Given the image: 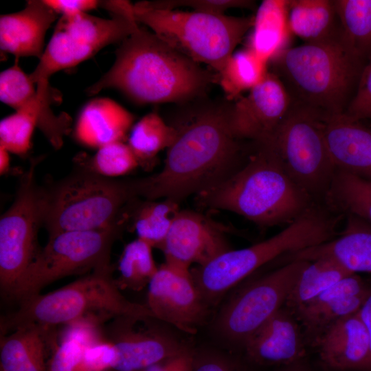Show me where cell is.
<instances>
[{"instance_id": "6da1fadb", "label": "cell", "mask_w": 371, "mask_h": 371, "mask_svg": "<svg viewBox=\"0 0 371 371\" xmlns=\"http://www.w3.org/2000/svg\"><path fill=\"white\" fill-rule=\"evenodd\" d=\"M172 126L177 136L162 169L132 181L137 196L179 203L207 191L240 168L241 148L229 127L227 107L205 108Z\"/></svg>"}, {"instance_id": "7a4b0ae2", "label": "cell", "mask_w": 371, "mask_h": 371, "mask_svg": "<svg viewBox=\"0 0 371 371\" xmlns=\"http://www.w3.org/2000/svg\"><path fill=\"white\" fill-rule=\"evenodd\" d=\"M218 78L153 32L138 27L115 51L111 69L87 92L113 88L139 104L180 102L203 92Z\"/></svg>"}, {"instance_id": "3957f363", "label": "cell", "mask_w": 371, "mask_h": 371, "mask_svg": "<svg viewBox=\"0 0 371 371\" xmlns=\"http://www.w3.org/2000/svg\"><path fill=\"white\" fill-rule=\"evenodd\" d=\"M256 146L235 172L198 194L199 201L207 207L242 216L262 228L286 226L316 202L288 175L270 142Z\"/></svg>"}, {"instance_id": "277c9868", "label": "cell", "mask_w": 371, "mask_h": 371, "mask_svg": "<svg viewBox=\"0 0 371 371\" xmlns=\"http://www.w3.org/2000/svg\"><path fill=\"white\" fill-rule=\"evenodd\" d=\"M343 216L324 203H316L271 238L243 249H229L190 269L202 297L209 306L214 305L229 290L265 265L334 238Z\"/></svg>"}, {"instance_id": "5b68a950", "label": "cell", "mask_w": 371, "mask_h": 371, "mask_svg": "<svg viewBox=\"0 0 371 371\" xmlns=\"http://www.w3.org/2000/svg\"><path fill=\"white\" fill-rule=\"evenodd\" d=\"M120 290L112 267L95 271L52 292L21 301L17 311L1 318V333L27 326L54 332L58 326L81 320L101 326L120 317L155 318L146 304L128 300Z\"/></svg>"}, {"instance_id": "8992f818", "label": "cell", "mask_w": 371, "mask_h": 371, "mask_svg": "<svg viewBox=\"0 0 371 371\" xmlns=\"http://www.w3.org/2000/svg\"><path fill=\"white\" fill-rule=\"evenodd\" d=\"M271 62L297 103L326 114L345 112L366 64L340 41L288 47Z\"/></svg>"}, {"instance_id": "52a82bcc", "label": "cell", "mask_w": 371, "mask_h": 371, "mask_svg": "<svg viewBox=\"0 0 371 371\" xmlns=\"http://www.w3.org/2000/svg\"><path fill=\"white\" fill-rule=\"evenodd\" d=\"M133 13L138 23L147 25L169 45L218 74L254 23V16L159 9L146 1L133 4Z\"/></svg>"}, {"instance_id": "ba28073f", "label": "cell", "mask_w": 371, "mask_h": 371, "mask_svg": "<svg viewBox=\"0 0 371 371\" xmlns=\"http://www.w3.org/2000/svg\"><path fill=\"white\" fill-rule=\"evenodd\" d=\"M44 190L43 225L49 237L121 226L124 207L137 196L132 181L111 179L85 168Z\"/></svg>"}, {"instance_id": "9c48e42d", "label": "cell", "mask_w": 371, "mask_h": 371, "mask_svg": "<svg viewBox=\"0 0 371 371\" xmlns=\"http://www.w3.org/2000/svg\"><path fill=\"white\" fill-rule=\"evenodd\" d=\"M326 114L294 102L270 142L291 178L322 203L337 170L326 142Z\"/></svg>"}, {"instance_id": "30bf717a", "label": "cell", "mask_w": 371, "mask_h": 371, "mask_svg": "<svg viewBox=\"0 0 371 371\" xmlns=\"http://www.w3.org/2000/svg\"><path fill=\"white\" fill-rule=\"evenodd\" d=\"M139 26L134 15L113 14L104 19L82 12L61 16L43 54L30 78L38 95L52 96L49 78L56 72L74 67L103 47L123 41Z\"/></svg>"}, {"instance_id": "8fae6325", "label": "cell", "mask_w": 371, "mask_h": 371, "mask_svg": "<svg viewBox=\"0 0 371 371\" xmlns=\"http://www.w3.org/2000/svg\"><path fill=\"white\" fill-rule=\"evenodd\" d=\"M120 226L68 231L49 237L25 271L14 300L21 302L63 278L111 267L110 254Z\"/></svg>"}, {"instance_id": "7c38bea8", "label": "cell", "mask_w": 371, "mask_h": 371, "mask_svg": "<svg viewBox=\"0 0 371 371\" xmlns=\"http://www.w3.org/2000/svg\"><path fill=\"white\" fill-rule=\"evenodd\" d=\"M309 261L294 260L250 282L222 306L214 330L226 343L243 348L254 333L283 307Z\"/></svg>"}, {"instance_id": "4fadbf2b", "label": "cell", "mask_w": 371, "mask_h": 371, "mask_svg": "<svg viewBox=\"0 0 371 371\" xmlns=\"http://www.w3.org/2000/svg\"><path fill=\"white\" fill-rule=\"evenodd\" d=\"M33 161L22 176L15 199L0 218V288L14 300L21 280L38 251V232L44 222L45 190L36 184Z\"/></svg>"}, {"instance_id": "5bb4252c", "label": "cell", "mask_w": 371, "mask_h": 371, "mask_svg": "<svg viewBox=\"0 0 371 371\" xmlns=\"http://www.w3.org/2000/svg\"><path fill=\"white\" fill-rule=\"evenodd\" d=\"M146 306L157 319L188 334L196 332L210 307L190 269L167 261L159 267L148 286Z\"/></svg>"}, {"instance_id": "9a60e30c", "label": "cell", "mask_w": 371, "mask_h": 371, "mask_svg": "<svg viewBox=\"0 0 371 371\" xmlns=\"http://www.w3.org/2000/svg\"><path fill=\"white\" fill-rule=\"evenodd\" d=\"M155 319L131 316L113 319L106 338L117 351L112 371H141L190 350L177 336L156 324Z\"/></svg>"}, {"instance_id": "2e32d148", "label": "cell", "mask_w": 371, "mask_h": 371, "mask_svg": "<svg viewBox=\"0 0 371 371\" xmlns=\"http://www.w3.org/2000/svg\"><path fill=\"white\" fill-rule=\"evenodd\" d=\"M292 104L284 83L276 74L268 71L246 96L227 107L231 131L239 140L256 144L270 142Z\"/></svg>"}, {"instance_id": "e0dca14e", "label": "cell", "mask_w": 371, "mask_h": 371, "mask_svg": "<svg viewBox=\"0 0 371 371\" xmlns=\"http://www.w3.org/2000/svg\"><path fill=\"white\" fill-rule=\"evenodd\" d=\"M232 249L224 230L216 223L192 210H179L161 248L165 261L190 269L204 265Z\"/></svg>"}, {"instance_id": "ac0fdd59", "label": "cell", "mask_w": 371, "mask_h": 371, "mask_svg": "<svg viewBox=\"0 0 371 371\" xmlns=\"http://www.w3.org/2000/svg\"><path fill=\"white\" fill-rule=\"evenodd\" d=\"M35 86L16 58L12 66L0 74V100L15 111L32 116L52 146L59 149L63 137L71 131V118L66 113L55 114L51 107L54 101L40 97Z\"/></svg>"}, {"instance_id": "d6986e66", "label": "cell", "mask_w": 371, "mask_h": 371, "mask_svg": "<svg viewBox=\"0 0 371 371\" xmlns=\"http://www.w3.org/2000/svg\"><path fill=\"white\" fill-rule=\"evenodd\" d=\"M305 345L300 322L284 306L254 333L243 349L255 364L281 367L305 358Z\"/></svg>"}, {"instance_id": "ffe728a7", "label": "cell", "mask_w": 371, "mask_h": 371, "mask_svg": "<svg viewBox=\"0 0 371 371\" xmlns=\"http://www.w3.org/2000/svg\"><path fill=\"white\" fill-rule=\"evenodd\" d=\"M345 216V227L334 238L284 255L276 260L277 263L330 258L351 273H371V224L353 215Z\"/></svg>"}, {"instance_id": "44dd1931", "label": "cell", "mask_w": 371, "mask_h": 371, "mask_svg": "<svg viewBox=\"0 0 371 371\" xmlns=\"http://www.w3.org/2000/svg\"><path fill=\"white\" fill-rule=\"evenodd\" d=\"M322 361L335 371H369L370 344L357 313L328 328L315 344Z\"/></svg>"}, {"instance_id": "7402d4cb", "label": "cell", "mask_w": 371, "mask_h": 371, "mask_svg": "<svg viewBox=\"0 0 371 371\" xmlns=\"http://www.w3.org/2000/svg\"><path fill=\"white\" fill-rule=\"evenodd\" d=\"M58 14L44 0L27 1L19 12L0 16L1 52L20 57H42L45 36Z\"/></svg>"}, {"instance_id": "603a6c76", "label": "cell", "mask_w": 371, "mask_h": 371, "mask_svg": "<svg viewBox=\"0 0 371 371\" xmlns=\"http://www.w3.org/2000/svg\"><path fill=\"white\" fill-rule=\"evenodd\" d=\"M325 135L337 170L371 180V128L344 113L325 115Z\"/></svg>"}, {"instance_id": "cb8c5ba5", "label": "cell", "mask_w": 371, "mask_h": 371, "mask_svg": "<svg viewBox=\"0 0 371 371\" xmlns=\"http://www.w3.org/2000/svg\"><path fill=\"white\" fill-rule=\"evenodd\" d=\"M134 120V115L115 101L94 98L82 109L74 127V137L83 146L97 149L124 142Z\"/></svg>"}, {"instance_id": "d4e9b609", "label": "cell", "mask_w": 371, "mask_h": 371, "mask_svg": "<svg viewBox=\"0 0 371 371\" xmlns=\"http://www.w3.org/2000/svg\"><path fill=\"white\" fill-rule=\"evenodd\" d=\"M54 332L35 326H21L1 334L0 371H47L45 353Z\"/></svg>"}, {"instance_id": "484cf974", "label": "cell", "mask_w": 371, "mask_h": 371, "mask_svg": "<svg viewBox=\"0 0 371 371\" xmlns=\"http://www.w3.org/2000/svg\"><path fill=\"white\" fill-rule=\"evenodd\" d=\"M291 34L306 44L340 41V25L333 0H290Z\"/></svg>"}, {"instance_id": "4316f807", "label": "cell", "mask_w": 371, "mask_h": 371, "mask_svg": "<svg viewBox=\"0 0 371 371\" xmlns=\"http://www.w3.org/2000/svg\"><path fill=\"white\" fill-rule=\"evenodd\" d=\"M289 2L264 0L254 16L249 48L268 63L288 48Z\"/></svg>"}, {"instance_id": "83f0119b", "label": "cell", "mask_w": 371, "mask_h": 371, "mask_svg": "<svg viewBox=\"0 0 371 371\" xmlns=\"http://www.w3.org/2000/svg\"><path fill=\"white\" fill-rule=\"evenodd\" d=\"M340 25V41L354 56H371V0H333Z\"/></svg>"}, {"instance_id": "f1b7e54d", "label": "cell", "mask_w": 371, "mask_h": 371, "mask_svg": "<svg viewBox=\"0 0 371 371\" xmlns=\"http://www.w3.org/2000/svg\"><path fill=\"white\" fill-rule=\"evenodd\" d=\"M324 203L336 213L371 224V180L337 170Z\"/></svg>"}, {"instance_id": "f546056e", "label": "cell", "mask_w": 371, "mask_h": 371, "mask_svg": "<svg viewBox=\"0 0 371 371\" xmlns=\"http://www.w3.org/2000/svg\"><path fill=\"white\" fill-rule=\"evenodd\" d=\"M369 293L335 298L317 305L304 304L292 312L303 328L305 339L315 345L319 337L331 325L345 317L357 313Z\"/></svg>"}, {"instance_id": "4dcf8cb0", "label": "cell", "mask_w": 371, "mask_h": 371, "mask_svg": "<svg viewBox=\"0 0 371 371\" xmlns=\"http://www.w3.org/2000/svg\"><path fill=\"white\" fill-rule=\"evenodd\" d=\"M351 273L330 258L309 261L293 287L285 306L293 311Z\"/></svg>"}, {"instance_id": "1f68e13d", "label": "cell", "mask_w": 371, "mask_h": 371, "mask_svg": "<svg viewBox=\"0 0 371 371\" xmlns=\"http://www.w3.org/2000/svg\"><path fill=\"white\" fill-rule=\"evenodd\" d=\"M176 136L175 128L166 123L158 113L152 112L133 126L128 145L139 164L146 165L151 163L160 151L168 149Z\"/></svg>"}, {"instance_id": "d6a6232c", "label": "cell", "mask_w": 371, "mask_h": 371, "mask_svg": "<svg viewBox=\"0 0 371 371\" xmlns=\"http://www.w3.org/2000/svg\"><path fill=\"white\" fill-rule=\"evenodd\" d=\"M267 64L250 48L233 53L218 74L220 85L229 98L250 91L267 74Z\"/></svg>"}, {"instance_id": "836d02e7", "label": "cell", "mask_w": 371, "mask_h": 371, "mask_svg": "<svg viewBox=\"0 0 371 371\" xmlns=\"http://www.w3.org/2000/svg\"><path fill=\"white\" fill-rule=\"evenodd\" d=\"M153 248L139 238L124 247L118 263L119 277L115 280L120 289L139 291L148 286L159 268Z\"/></svg>"}, {"instance_id": "e575fe53", "label": "cell", "mask_w": 371, "mask_h": 371, "mask_svg": "<svg viewBox=\"0 0 371 371\" xmlns=\"http://www.w3.org/2000/svg\"><path fill=\"white\" fill-rule=\"evenodd\" d=\"M179 203L169 199L161 201L148 200L142 203L135 212L133 218L137 238L161 249L173 220L180 210Z\"/></svg>"}, {"instance_id": "d590c367", "label": "cell", "mask_w": 371, "mask_h": 371, "mask_svg": "<svg viewBox=\"0 0 371 371\" xmlns=\"http://www.w3.org/2000/svg\"><path fill=\"white\" fill-rule=\"evenodd\" d=\"M133 152L124 142H115L98 149L82 168L111 178L129 173L139 166Z\"/></svg>"}, {"instance_id": "8d00e7d4", "label": "cell", "mask_w": 371, "mask_h": 371, "mask_svg": "<svg viewBox=\"0 0 371 371\" xmlns=\"http://www.w3.org/2000/svg\"><path fill=\"white\" fill-rule=\"evenodd\" d=\"M35 127L36 124L32 116L23 112L15 111L0 122V146L9 153L25 154L30 149Z\"/></svg>"}, {"instance_id": "74e56055", "label": "cell", "mask_w": 371, "mask_h": 371, "mask_svg": "<svg viewBox=\"0 0 371 371\" xmlns=\"http://www.w3.org/2000/svg\"><path fill=\"white\" fill-rule=\"evenodd\" d=\"M155 8L175 10L179 7H190L193 11L224 14L231 8H252L254 1L249 0H161L146 1Z\"/></svg>"}, {"instance_id": "f35d334b", "label": "cell", "mask_w": 371, "mask_h": 371, "mask_svg": "<svg viewBox=\"0 0 371 371\" xmlns=\"http://www.w3.org/2000/svg\"><path fill=\"white\" fill-rule=\"evenodd\" d=\"M344 113L355 120H371V56L363 68L355 93Z\"/></svg>"}, {"instance_id": "ab89813d", "label": "cell", "mask_w": 371, "mask_h": 371, "mask_svg": "<svg viewBox=\"0 0 371 371\" xmlns=\"http://www.w3.org/2000/svg\"><path fill=\"white\" fill-rule=\"evenodd\" d=\"M117 357V351L111 342H99L84 349L80 371L113 370Z\"/></svg>"}, {"instance_id": "60d3db41", "label": "cell", "mask_w": 371, "mask_h": 371, "mask_svg": "<svg viewBox=\"0 0 371 371\" xmlns=\"http://www.w3.org/2000/svg\"><path fill=\"white\" fill-rule=\"evenodd\" d=\"M84 349L81 344L73 340L60 341L53 352L49 371H80Z\"/></svg>"}, {"instance_id": "b9f144b4", "label": "cell", "mask_w": 371, "mask_h": 371, "mask_svg": "<svg viewBox=\"0 0 371 371\" xmlns=\"http://www.w3.org/2000/svg\"><path fill=\"white\" fill-rule=\"evenodd\" d=\"M192 371H249L239 361L212 351L193 355Z\"/></svg>"}, {"instance_id": "7bdbcfd3", "label": "cell", "mask_w": 371, "mask_h": 371, "mask_svg": "<svg viewBox=\"0 0 371 371\" xmlns=\"http://www.w3.org/2000/svg\"><path fill=\"white\" fill-rule=\"evenodd\" d=\"M63 327L60 341L73 340L81 344L85 348L105 341L100 326L87 321H76Z\"/></svg>"}, {"instance_id": "ee69618b", "label": "cell", "mask_w": 371, "mask_h": 371, "mask_svg": "<svg viewBox=\"0 0 371 371\" xmlns=\"http://www.w3.org/2000/svg\"><path fill=\"white\" fill-rule=\"evenodd\" d=\"M45 3L61 16L87 12L98 8L101 1L95 0H44Z\"/></svg>"}, {"instance_id": "f6af8a7d", "label": "cell", "mask_w": 371, "mask_h": 371, "mask_svg": "<svg viewBox=\"0 0 371 371\" xmlns=\"http://www.w3.org/2000/svg\"><path fill=\"white\" fill-rule=\"evenodd\" d=\"M193 355L190 350L141 371H192Z\"/></svg>"}, {"instance_id": "bcb514c9", "label": "cell", "mask_w": 371, "mask_h": 371, "mask_svg": "<svg viewBox=\"0 0 371 371\" xmlns=\"http://www.w3.org/2000/svg\"><path fill=\"white\" fill-rule=\"evenodd\" d=\"M368 334L370 344V361L369 371H371V291L358 311Z\"/></svg>"}, {"instance_id": "7dc6e473", "label": "cell", "mask_w": 371, "mask_h": 371, "mask_svg": "<svg viewBox=\"0 0 371 371\" xmlns=\"http://www.w3.org/2000/svg\"><path fill=\"white\" fill-rule=\"evenodd\" d=\"M276 371H313V369L305 357L293 363L281 366Z\"/></svg>"}, {"instance_id": "c3c4849f", "label": "cell", "mask_w": 371, "mask_h": 371, "mask_svg": "<svg viewBox=\"0 0 371 371\" xmlns=\"http://www.w3.org/2000/svg\"><path fill=\"white\" fill-rule=\"evenodd\" d=\"M9 152L2 146H0V173L3 175L10 168Z\"/></svg>"}]
</instances>
